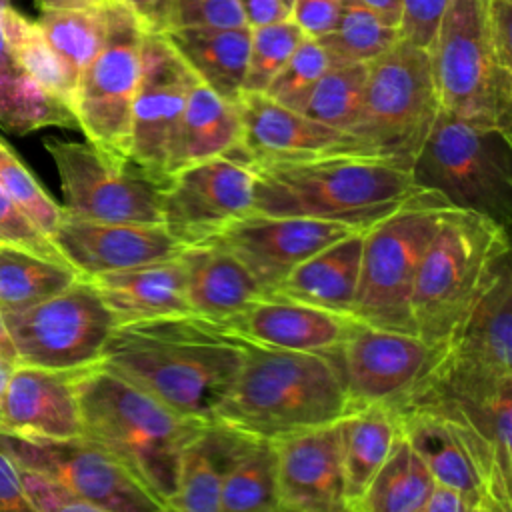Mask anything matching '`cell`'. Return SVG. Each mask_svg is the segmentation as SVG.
I'll list each match as a JSON object with an SVG mask.
<instances>
[{
    "instance_id": "cell-44",
    "label": "cell",
    "mask_w": 512,
    "mask_h": 512,
    "mask_svg": "<svg viewBox=\"0 0 512 512\" xmlns=\"http://www.w3.org/2000/svg\"><path fill=\"white\" fill-rule=\"evenodd\" d=\"M0 242L68 264L58 252V248L52 244V240L10 200V196L2 188H0Z\"/></svg>"
},
{
    "instance_id": "cell-46",
    "label": "cell",
    "mask_w": 512,
    "mask_h": 512,
    "mask_svg": "<svg viewBox=\"0 0 512 512\" xmlns=\"http://www.w3.org/2000/svg\"><path fill=\"white\" fill-rule=\"evenodd\" d=\"M446 6L448 0H400V36L428 50L434 42Z\"/></svg>"
},
{
    "instance_id": "cell-13",
    "label": "cell",
    "mask_w": 512,
    "mask_h": 512,
    "mask_svg": "<svg viewBox=\"0 0 512 512\" xmlns=\"http://www.w3.org/2000/svg\"><path fill=\"white\" fill-rule=\"evenodd\" d=\"M4 322L20 364L54 370L98 364L116 328V318L86 278L30 308L6 312Z\"/></svg>"
},
{
    "instance_id": "cell-31",
    "label": "cell",
    "mask_w": 512,
    "mask_h": 512,
    "mask_svg": "<svg viewBox=\"0 0 512 512\" xmlns=\"http://www.w3.org/2000/svg\"><path fill=\"white\" fill-rule=\"evenodd\" d=\"M240 140L242 122L236 102L224 100L196 80L188 92L180 122L174 172L186 164L218 156L240 160Z\"/></svg>"
},
{
    "instance_id": "cell-32",
    "label": "cell",
    "mask_w": 512,
    "mask_h": 512,
    "mask_svg": "<svg viewBox=\"0 0 512 512\" xmlns=\"http://www.w3.org/2000/svg\"><path fill=\"white\" fill-rule=\"evenodd\" d=\"M8 0H0V8ZM78 128L74 112L40 88L10 56L0 32V128L28 134L40 128Z\"/></svg>"
},
{
    "instance_id": "cell-29",
    "label": "cell",
    "mask_w": 512,
    "mask_h": 512,
    "mask_svg": "<svg viewBox=\"0 0 512 512\" xmlns=\"http://www.w3.org/2000/svg\"><path fill=\"white\" fill-rule=\"evenodd\" d=\"M170 46L196 76L228 102H236L248 64L250 26H180L164 32Z\"/></svg>"
},
{
    "instance_id": "cell-43",
    "label": "cell",
    "mask_w": 512,
    "mask_h": 512,
    "mask_svg": "<svg viewBox=\"0 0 512 512\" xmlns=\"http://www.w3.org/2000/svg\"><path fill=\"white\" fill-rule=\"evenodd\" d=\"M18 476L32 512H100L94 504L46 474L18 466Z\"/></svg>"
},
{
    "instance_id": "cell-9",
    "label": "cell",
    "mask_w": 512,
    "mask_h": 512,
    "mask_svg": "<svg viewBox=\"0 0 512 512\" xmlns=\"http://www.w3.org/2000/svg\"><path fill=\"white\" fill-rule=\"evenodd\" d=\"M512 266L502 254L480 294L442 344L440 358L414 392L450 396L486 406L512 382ZM412 394V396H414Z\"/></svg>"
},
{
    "instance_id": "cell-8",
    "label": "cell",
    "mask_w": 512,
    "mask_h": 512,
    "mask_svg": "<svg viewBox=\"0 0 512 512\" xmlns=\"http://www.w3.org/2000/svg\"><path fill=\"white\" fill-rule=\"evenodd\" d=\"M450 204L418 188L362 234L360 276L352 316L368 326L414 334L410 296L420 258Z\"/></svg>"
},
{
    "instance_id": "cell-56",
    "label": "cell",
    "mask_w": 512,
    "mask_h": 512,
    "mask_svg": "<svg viewBox=\"0 0 512 512\" xmlns=\"http://www.w3.org/2000/svg\"><path fill=\"white\" fill-rule=\"evenodd\" d=\"M14 366L16 364L0 360V432H2V400H4V392H6V386H8V380H10V374H12Z\"/></svg>"
},
{
    "instance_id": "cell-27",
    "label": "cell",
    "mask_w": 512,
    "mask_h": 512,
    "mask_svg": "<svg viewBox=\"0 0 512 512\" xmlns=\"http://www.w3.org/2000/svg\"><path fill=\"white\" fill-rule=\"evenodd\" d=\"M396 414L402 434L420 454L436 482L462 492L472 512H496L468 446L448 420L418 406L402 408Z\"/></svg>"
},
{
    "instance_id": "cell-57",
    "label": "cell",
    "mask_w": 512,
    "mask_h": 512,
    "mask_svg": "<svg viewBox=\"0 0 512 512\" xmlns=\"http://www.w3.org/2000/svg\"><path fill=\"white\" fill-rule=\"evenodd\" d=\"M290 2H292V0H282V4L288 8V12H290Z\"/></svg>"
},
{
    "instance_id": "cell-18",
    "label": "cell",
    "mask_w": 512,
    "mask_h": 512,
    "mask_svg": "<svg viewBox=\"0 0 512 512\" xmlns=\"http://www.w3.org/2000/svg\"><path fill=\"white\" fill-rule=\"evenodd\" d=\"M356 230L362 228L320 218L252 212L204 242H214L234 254L266 294L300 262Z\"/></svg>"
},
{
    "instance_id": "cell-33",
    "label": "cell",
    "mask_w": 512,
    "mask_h": 512,
    "mask_svg": "<svg viewBox=\"0 0 512 512\" xmlns=\"http://www.w3.org/2000/svg\"><path fill=\"white\" fill-rule=\"evenodd\" d=\"M82 278L72 266L0 242V312L30 308Z\"/></svg>"
},
{
    "instance_id": "cell-28",
    "label": "cell",
    "mask_w": 512,
    "mask_h": 512,
    "mask_svg": "<svg viewBox=\"0 0 512 512\" xmlns=\"http://www.w3.org/2000/svg\"><path fill=\"white\" fill-rule=\"evenodd\" d=\"M246 438L218 420L206 422L180 454L168 512H220L222 482Z\"/></svg>"
},
{
    "instance_id": "cell-53",
    "label": "cell",
    "mask_w": 512,
    "mask_h": 512,
    "mask_svg": "<svg viewBox=\"0 0 512 512\" xmlns=\"http://www.w3.org/2000/svg\"><path fill=\"white\" fill-rule=\"evenodd\" d=\"M362 4H366L368 8H372L384 22L398 26L400 24V0H360Z\"/></svg>"
},
{
    "instance_id": "cell-55",
    "label": "cell",
    "mask_w": 512,
    "mask_h": 512,
    "mask_svg": "<svg viewBox=\"0 0 512 512\" xmlns=\"http://www.w3.org/2000/svg\"><path fill=\"white\" fill-rule=\"evenodd\" d=\"M106 0H34V4L46 12V10H58V8H90L100 6Z\"/></svg>"
},
{
    "instance_id": "cell-11",
    "label": "cell",
    "mask_w": 512,
    "mask_h": 512,
    "mask_svg": "<svg viewBox=\"0 0 512 512\" xmlns=\"http://www.w3.org/2000/svg\"><path fill=\"white\" fill-rule=\"evenodd\" d=\"M104 12V44L78 76L72 112L78 130L90 144L108 154L128 158L130 114L140 76L144 30L118 0H108Z\"/></svg>"
},
{
    "instance_id": "cell-35",
    "label": "cell",
    "mask_w": 512,
    "mask_h": 512,
    "mask_svg": "<svg viewBox=\"0 0 512 512\" xmlns=\"http://www.w3.org/2000/svg\"><path fill=\"white\" fill-rule=\"evenodd\" d=\"M0 32L14 62L50 96L58 98L72 110L76 80L46 42L38 24L22 16L10 4L0 8Z\"/></svg>"
},
{
    "instance_id": "cell-7",
    "label": "cell",
    "mask_w": 512,
    "mask_h": 512,
    "mask_svg": "<svg viewBox=\"0 0 512 512\" xmlns=\"http://www.w3.org/2000/svg\"><path fill=\"white\" fill-rule=\"evenodd\" d=\"M418 188L440 194L452 208L512 222V138L496 126L438 110L410 168Z\"/></svg>"
},
{
    "instance_id": "cell-51",
    "label": "cell",
    "mask_w": 512,
    "mask_h": 512,
    "mask_svg": "<svg viewBox=\"0 0 512 512\" xmlns=\"http://www.w3.org/2000/svg\"><path fill=\"white\" fill-rule=\"evenodd\" d=\"M422 512H472L462 492L442 482H434Z\"/></svg>"
},
{
    "instance_id": "cell-2",
    "label": "cell",
    "mask_w": 512,
    "mask_h": 512,
    "mask_svg": "<svg viewBox=\"0 0 512 512\" xmlns=\"http://www.w3.org/2000/svg\"><path fill=\"white\" fill-rule=\"evenodd\" d=\"M74 388L86 440L120 462L168 512L184 446L210 420L168 408L148 392L94 364L76 370Z\"/></svg>"
},
{
    "instance_id": "cell-42",
    "label": "cell",
    "mask_w": 512,
    "mask_h": 512,
    "mask_svg": "<svg viewBox=\"0 0 512 512\" xmlns=\"http://www.w3.org/2000/svg\"><path fill=\"white\" fill-rule=\"evenodd\" d=\"M328 68L330 62L320 42L306 36L268 84L264 94L282 106L302 112L314 86Z\"/></svg>"
},
{
    "instance_id": "cell-41",
    "label": "cell",
    "mask_w": 512,
    "mask_h": 512,
    "mask_svg": "<svg viewBox=\"0 0 512 512\" xmlns=\"http://www.w3.org/2000/svg\"><path fill=\"white\" fill-rule=\"evenodd\" d=\"M0 188L48 238L52 236L64 216V208L48 196L4 140H0Z\"/></svg>"
},
{
    "instance_id": "cell-4",
    "label": "cell",
    "mask_w": 512,
    "mask_h": 512,
    "mask_svg": "<svg viewBox=\"0 0 512 512\" xmlns=\"http://www.w3.org/2000/svg\"><path fill=\"white\" fill-rule=\"evenodd\" d=\"M254 212L370 228L418 190L398 164L348 154L252 164Z\"/></svg>"
},
{
    "instance_id": "cell-39",
    "label": "cell",
    "mask_w": 512,
    "mask_h": 512,
    "mask_svg": "<svg viewBox=\"0 0 512 512\" xmlns=\"http://www.w3.org/2000/svg\"><path fill=\"white\" fill-rule=\"evenodd\" d=\"M368 64L330 66L314 86L304 114L326 126L348 132L362 110Z\"/></svg>"
},
{
    "instance_id": "cell-49",
    "label": "cell",
    "mask_w": 512,
    "mask_h": 512,
    "mask_svg": "<svg viewBox=\"0 0 512 512\" xmlns=\"http://www.w3.org/2000/svg\"><path fill=\"white\" fill-rule=\"evenodd\" d=\"M140 22L144 32L164 34L172 28L174 0H118Z\"/></svg>"
},
{
    "instance_id": "cell-48",
    "label": "cell",
    "mask_w": 512,
    "mask_h": 512,
    "mask_svg": "<svg viewBox=\"0 0 512 512\" xmlns=\"http://www.w3.org/2000/svg\"><path fill=\"white\" fill-rule=\"evenodd\" d=\"M486 30L496 60L512 70V0H486Z\"/></svg>"
},
{
    "instance_id": "cell-16",
    "label": "cell",
    "mask_w": 512,
    "mask_h": 512,
    "mask_svg": "<svg viewBox=\"0 0 512 512\" xmlns=\"http://www.w3.org/2000/svg\"><path fill=\"white\" fill-rule=\"evenodd\" d=\"M0 450L16 466L46 474L100 512H164L132 474L84 436L20 438L0 434Z\"/></svg>"
},
{
    "instance_id": "cell-45",
    "label": "cell",
    "mask_w": 512,
    "mask_h": 512,
    "mask_svg": "<svg viewBox=\"0 0 512 512\" xmlns=\"http://www.w3.org/2000/svg\"><path fill=\"white\" fill-rule=\"evenodd\" d=\"M180 26L238 28L248 22L238 0H174L172 28Z\"/></svg>"
},
{
    "instance_id": "cell-3",
    "label": "cell",
    "mask_w": 512,
    "mask_h": 512,
    "mask_svg": "<svg viewBox=\"0 0 512 512\" xmlns=\"http://www.w3.org/2000/svg\"><path fill=\"white\" fill-rule=\"evenodd\" d=\"M338 352L284 350L242 338L238 376L212 420L266 440L338 422L348 412Z\"/></svg>"
},
{
    "instance_id": "cell-36",
    "label": "cell",
    "mask_w": 512,
    "mask_h": 512,
    "mask_svg": "<svg viewBox=\"0 0 512 512\" xmlns=\"http://www.w3.org/2000/svg\"><path fill=\"white\" fill-rule=\"evenodd\" d=\"M274 510H280L274 444L248 436L222 482L220 512Z\"/></svg>"
},
{
    "instance_id": "cell-26",
    "label": "cell",
    "mask_w": 512,
    "mask_h": 512,
    "mask_svg": "<svg viewBox=\"0 0 512 512\" xmlns=\"http://www.w3.org/2000/svg\"><path fill=\"white\" fill-rule=\"evenodd\" d=\"M364 230L350 232L292 268L264 296L352 316Z\"/></svg>"
},
{
    "instance_id": "cell-54",
    "label": "cell",
    "mask_w": 512,
    "mask_h": 512,
    "mask_svg": "<svg viewBox=\"0 0 512 512\" xmlns=\"http://www.w3.org/2000/svg\"><path fill=\"white\" fill-rule=\"evenodd\" d=\"M0 360L10 362V364H20L18 362V352L12 342V336L8 332V326L4 322V314L0 312Z\"/></svg>"
},
{
    "instance_id": "cell-5",
    "label": "cell",
    "mask_w": 512,
    "mask_h": 512,
    "mask_svg": "<svg viewBox=\"0 0 512 512\" xmlns=\"http://www.w3.org/2000/svg\"><path fill=\"white\" fill-rule=\"evenodd\" d=\"M506 252H510L506 226L484 214L450 206L416 270L410 296L414 334L432 346H442Z\"/></svg>"
},
{
    "instance_id": "cell-37",
    "label": "cell",
    "mask_w": 512,
    "mask_h": 512,
    "mask_svg": "<svg viewBox=\"0 0 512 512\" xmlns=\"http://www.w3.org/2000/svg\"><path fill=\"white\" fill-rule=\"evenodd\" d=\"M400 28L384 22L360 0H342L336 26L316 38L330 66L368 64L400 40Z\"/></svg>"
},
{
    "instance_id": "cell-20",
    "label": "cell",
    "mask_w": 512,
    "mask_h": 512,
    "mask_svg": "<svg viewBox=\"0 0 512 512\" xmlns=\"http://www.w3.org/2000/svg\"><path fill=\"white\" fill-rule=\"evenodd\" d=\"M280 510L346 512L338 422L272 440Z\"/></svg>"
},
{
    "instance_id": "cell-25",
    "label": "cell",
    "mask_w": 512,
    "mask_h": 512,
    "mask_svg": "<svg viewBox=\"0 0 512 512\" xmlns=\"http://www.w3.org/2000/svg\"><path fill=\"white\" fill-rule=\"evenodd\" d=\"M180 260L184 266L186 304L196 316L224 322L264 296L262 286L248 268L214 242L184 246Z\"/></svg>"
},
{
    "instance_id": "cell-12",
    "label": "cell",
    "mask_w": 512,
    "mask_h": 512,
    "mask_svg": "<svg viewBox=\"0 0 512 512\" xmlns=\"http://www.w3.org/2000/svg\"><path fill=\"white\" fill-rule=\"evenodd\" d=\"M44 146L60 176L66 214L100 222L162 224L166 182L90 142L46 138Z\"/></svg>"
},
{
    "instance_id": "cell-40",
    "label": "cell",
    "mask_w": 512,
    "mask_h": 512,
    "mask_svg": "<svg viewBox=\"0 0 512 512\" xmlns=\"http://www.w3.org/2000/svg\"><path fill=\"white\" fill-rule=\"evenodd\" d=\"M306 34L288 18L250 28V48L242 92L264 94Z\"/></svg>"
},
{
    "instance_id": "cell-52",
    "label": "cell",
    "mask_w": 512,
    "mask_h": 512,
    "mask_svg": "<svg viewBox=\"0 0 512 512\" xmlns=\"http://www.w3.org/2000/svg\"><path fill=\"white\" fill-rule=\"evenodd\" d=\"M248 26H262L290 16L282 0H238Z\"/></svg>"
},
{
    "instance_id": "cell-30",
    "label": "cell",
    "mask_w": 512,
    "mask_h": 512,
    "mask_svg": "<svg viewBox=\"0 0 512 512\" xmlns=\"http://www.w3.org/2000/svg\"><path fill=\"white\" fill-rule=\"evenodd\" d=\"M340 454L344 472L346 512H358V506L400 438V420L392 408L364 406L346 412L338 420Z\"/></svg>"
},
{
    "instance_id": "cell-19",
    "label": "cell",
    "mask_w": 512,
    "mask_h": 512,
    "mask_svg": "<svg viewBox=\"0 0 512 512\" xmlns=\"http://www.w3.org/2000/svg\"><path fill=\"white\" fill-rule=\"evenodd\" d=\"M50 240L82 278L174 258L184 248L164 224L100 222L66 212Z\"/></svg>"
},
{
    "instance_id": "cell-6",
    "label": "cell",
    "mask_w": 512,
    "mask_h": 512,
    "mask_svg": "<svg viewBox=\"0 0 512 512\" xmlns=\"http://www.w3.org/2000/svg\"><path fill=\"white\" fill-rule=\"evenodd\" d=\"M440 110L430 54L400 38L368 62L364 102L340 154L412 168Z\"/></svg>"
},
{
    "instance_id": "cell-1",
    "label": "cell",
    "mask_w": 512,
    "mask_h": 512,
    "mask_svg": "<svg viewBox=\"0 0 512 512\" xmlns=\"http://www.w3.org/2000/svg\"><path fill=\"white\" fill-rule=\"evenodd\" d=\"M98 364L178 414L212 420L238 376L242 338L196 314L116 324Z\"/></svg>"
},
{
    "instance_id": "cell-15",
    "label": "cell",
    "mask_w": 512,
    "mask_h": 512,
    "mask_svg": "<svg viewBox=\"0 0 512 512\" xmlns=\"http://www.w3.org/2000/svg\"><path fill=\"white\" fill-rule=\"evenodd\" d=\"M440 352L442 346H432L416 334L356 320L338 352L348 412L364 406H386L398 412L426 382Z\"/></svg>"
},
{
    "instance_id": "cell-34",
    "label": "cell",
    "mask_w": 512,
    "mask_h": 512,
    "mask_svg": "<svg viewBox=\"0 0 512 512\" xmlns=\"http://www.w3.org/2000/svg\"><path fill=\"white\" fill-rule=\"evenodd\" d=\"M434 476L404 434L372 478L358 512H422Z\"/></svg>"
},
{
    "instance_id": "cell-47",
    "label": "cell",
    "mask_w": 512,
    "mask_h": 512,
    "mask_svg": "<svg viewBox=\"0 0 512 512\" xmlns=\"http://www.w3.org/2000/svg\"><path fill=\"white\" fill-rule=\"evenodd\" d=\"M342 0H292L290 20L310 38L328 34L340 18Z\"/></svg>"
},
{
    "instance_id": "cell-24",
    "label": "cell",
    "mask_w": 512,
    "mask_h": 512,
    "mask_svg": "<svg viewBox=\"0 0 512 512\" xmlns=\"http://www.w3.org/2000/svg\"><path fill=\"white\" fill-rule=\"evenodd\" d=\"M86 280L96 288L116 324L192 314L186 304L180 254L126 270L96 274Z\"/></svg>"
},
{
    "instance_id": "cell-22",
    "label": "cell",
    "mask_w": 512,
    "mask_h": 512,
    "mask_svg": "<svg viewBox=\"0 0 512 512\" xmlns=\"http://www.w3.org/2000/svg\"><path fill=\"white\" fill-rule=\"evenodd\" d=\"M76 370L16 364L2 400V432L20 438H74L82 434L74 388Z\"/></svg>"
},
{
    "instance_id": "cell-21",
    "label": "cell",
    "mask_w": 512,
    "mask_h": 512,
    "mask_svg": "<svg viewBox=\"0 0 512 512\" xmlns=\"http://www.w3.org/2000/svg\"><path fill=\"white\" fill-rule=\"evenodd\" d=\"M236 106L242 122L240 160L248 166L340 154L350 142L348 132L312 120L266 94L242 92Z\"/></svg>"
},
{
    "instance_id": "cell-50",
    "label": "cell",
    "mask_w": 512,
    "mask_h": 512,
    "mask_svg": "<svg viewBox=\"0 0 512 512\" xmlns=\"http://www.w3.org/2000/svg\"><path fill=\"white\" fill-rule=\"evenodd\" d=\"M0 512H32L24 498L18 466L0 450Z\"/></svg>"
},
{
    "instance_id": "cell-10",
    "label": "cell",
    "mask_w": 512,
    "mask_h": 512,
    "mask_svg": "<svg viewBox=\"0 0 512 512\" xmlns=\"http://www.w3.org/2000/svg\"><path fill=\"white\" fill-rule=\"evenodd\" d=\"M428 54L440 110L510 132L512 70L492 50L486 0H448Z\"/></svg>"
},
{
    "instance_id": "cell-14",
    "label": "cell",
    "mask_w": 512,
    "mask_h": 512,
    "mask_svg": "<svg viewBox=\"0 0 512 512\" xmlns=\"http://www.w3.org/2000/svg\"><path fill=\"white\" fill-rule=\"evenodd\" d=\"M194 82L196 76L166 36L144 32L130 114L128 160L160 182H168L174 172L180 122Z\"/></svg>"
},
{
    "instance_id": "cell-23",
    "label": "cell",
    "mask_w": 512,
    "mask_h": 512,
    "mask_svg": "<svg viewBox=\"0 0 512 512\" xmlns=\"http://www.w3.org/2000/svg\"><path fill=\"white\" fill-rule=\"evenodd\" d=\"M220 324L262 346L334 354L352 332L356 318L294 300L262 296Z\"/></svg>"
},
{
    "instance_id": "cell-17",
    "label": "cell",
    "mask_w": 512,
    "mask_h": 512,
    "mask_svg": "<svg viewBox=\"0 0 512 512\" xmlns=\"http://www.w3.org/2000/svg\"><path fill=\"white\" fill-rule=\"evenodd\" d=\"M252 212V168L228 156L178 168L162 190V224L184 246L204 242Z\"/></svg>"
},
{
    "instance_id": "cell-38",
    "label": "cell",
    "mask_w": 512,
    "mask_h": 512,
    "mask_svg": "<svg viewBox=\"0 0 512 512\" xmlns=\"http://www.w3.org/2000/svg\"><path fill=\"white\" fill-rule=\"evenodd\" d=\"M108 2V0H106ZM104 2V4H106ZM104 4L90 8L46 10L36 20L46 42L66 64L74 80L98 54L106 36Z\"/></svg>"
}]
</instances>
